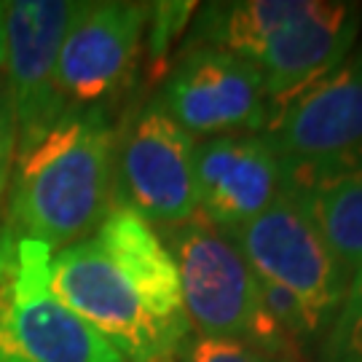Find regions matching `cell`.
Returning <instances> with one entry per match:
<instances>
[{"mask_svg": "<svg viewBox=\"0 0 362 362\" xmlns=\"http://www.w3.org/2000/svg\"><path fill=\"white\" fill-rule=\"evenodd\" d=\"M13 153H16V124H13L11 103L6 86H0V228H3V202L8 194V180H11Z\"/></svg>", "mask_w": 362, "mask_h": 362, "instance_id": "cell-17", "label": "cell"}, {"mask_svg": "<svg viewBox=\"0 0 362 362\" xmlns=\"http://www.w3.org/2000/svg\"><path fill=\"white\" fill-rule=\"evenodd\" d=\"M91 239L105 250V255L132 279L145 306L169 333L185 341L191 325L185 317L180 290V274L164 239L145 223L137 212L127 207H113Z\"/></svg>", "mask_w": 362, "mask_h": 362, "instance_id": "cell-13", "label": "cell"}, {"mask_svg": "<svg viewBox=\"0 0 362 362\" xmlns=\"http://www.w3.org/2000/svg\"><path fill=\"white\" fill-rule=\"evenodd\" d=\"M360 13L333 0L212 3L199 13V46L242 57L266 83L272 103H287L349 57Z\"/></svg>", "mask_w": 362, "mask_h": 362, "instance_id": "cell-2", "label": "cell"}, {"mask_svg": "<svg viewBox=\"0 0 362 362\" xmlns=\"http://www.w3.org/2000/svg\"><path fill=\"white\" fill-rule=\"evenodd\" d=\"M266 137L290 169L293 188L362 164V52L279 105Z\"/></svg>", "mask_w": 362, "mask_h": 362, "instance_id": "cell-6", "label": "cell"}, {"mask_svg": "<svg viewBox=\"0 0 362 362\" xmlns=\"http://www.w3.org/2000/svg\"><path fill=\"white\" fill-rule=\"evenodd\" d=\"M6 67V3H0V70Z\"/></svg>", "mask_w": 362, "mask_h": 362, "instance_id": "cell-18", "label": "cell"}, {"mask_svg": "<svg viewBox=\"0 0 362 362\" xmlns=\"http://www.w3.org/2000/svg\"><path fill=\"white\" fill-rule=\"evenodd\" d=\"M196 215L231 231L293 191L290 169L266 134L204 137L194 151Z\"/></svg>", "mask_w": 362, "mask_h": 362, "instance_id": "cell-12", "label": "cell"}, {"mask_svg": "<svg viewBox=\"0 0 362 362\" xmlns=\"http://www.w3.org/2000/svg\"><path fill=\"white\" fill-rule=\"evenodd\" d=\"M161 231L180 274L182 306L196 336L245 341L287 362L298 360L293 341L260 309L258 276L228 233L199 215Z\"/></svg>", "mask_w": 362, "mask_h": 362, "instance_id": "cell-3", "label": "cell"}, {"mask_svg": "<svg viewBox=\"0 0 362 362\" xmlns=\"http://www.w3.org/2000/svg\"><path fill=\"white\" fill-rule=\"evenodd\" d=\"M341 272H362V164L303 182L296 188Z\"/></svg>", "mask_w": 362, "mask_h": 362, "instance_id": "cell-14", "label": "cell"}, {"mask_svg": "<svg viewBox=\"0 0 362 362\" xmlns=\"http://www.w3.org/2000/svg\"><path fill=\"white\" fill-rule=\"evenodd\" d=\"M158 103L191 137L250 134L269 127L272 100L255 67L242 57L199 46L172 67Z\"/></svg>", "mask_w": 362, "mask_h": 362, "instance_id": "cell-10", "label": "cell"}, {"mask_svg": "<svg viewBox=\"0 0 362 362\" xmlns=\"http://www.w3.org/2000/svg\"><path fill=\"white\" fill-rule=\"evenodd\" d=\"M151 6L105 0L86 3L59 52V94L67 113L105 107L129 83L140 57Z\"/></svg>", "mask_w": 362, "mask_h": 362, "instance_id": "cell-11", "label": "cell"}, {"mask_svg": "<svg viewBox=\"0 0 362 362\" xmlns=\"http://www.w3.org/2000/svg\"><path fill=\"white\" fill-rule=\"evenodd\" d=\"M177 357H180V362H287L272 351H263L252 344H245V341L207 336L185 338Z\"/></svg>", "mask_w": 362, "mask_h": 362, "instance_id": "cell-16", "label": "cell"}, {"mask_svg": "<svg viewBox=\"0 0 362 362\" xmlns=\"http://www.w3.org/2000/svg\"><path fill=\"white\" fill-rule=\"evenodd\" d=\"M86 3H6V94L16 124V148L30 145L65 116L57 67L70 27Z\"/></svg>", "mask_w": 362, "mask_h": 362, "instance_id": "cell-9", "label": "cell"}, {"mask_svg": "<svg viewBox=\"0 0 362 362\" xmlns=\"http://www.w3.org/2000/svg\"><path fill=\"white\" fill-rule=\"evenodd\" d=\"M113 204L116 129L105 107L76 110L16 148L3 231L59 252L97 231Z\"/></svg>", "mask_w": 362, "mask_h": 362, "instance_id": "cell-1", "label": "cell"}, {"mask_svg": "<svg viewBox=\"0 0 362 362\" xmlns=\"http://www.w3.org/2000/svg\"><path fill=\"white\" fill-rule=\"evenodd\" d=\"M327 362H362V272L351 276L333 325L325 338Z\"/></svg>", "mask_w": 362, "mask_h": 362, "instance_id": "cell-15", "label": "cell"}, {"mask_svg": "<svg viewBox=\"0 0 362 362\" xmlns=\"http://www.w3.org/2000/svg\"><path fill=\"white\" fill-rule=\"evenodd\" d=\"M52 290L129 362H172L185 344L156 320L91 236L52 255Z\"/></svg>", "mask_w": 362, "mask_h": 362, "instance_id": "cell-5", "label": "cell"}, {"mask_svg": "<svg viewBox=\"0 0 362 362\" xmlns=\"http://www.w3.org/2000/svg\"><path fill=\"white\" fill-rule=\"evenodd\" d=\"M52 255L0 228V362H129L54 296Z\"/></svg>", "mask_w": 362, "mask_h": 362, "instance_id": "cell-4", "label": "cell"}, {"mask_svg": "<svg viewBox=\"0 0 362 362\" xmlns=\"http://www.w3.org/2000/svg\"><path fill=\"white\" fill-rule=\"evenodd\" d=\"M226 233L258 279L293 293L327 333L349 290V276L330 255L296 188L263 215Z\"/></svg>", "mask_w": 362, "mask_h": 362, "instance_id": "cell-7", "label": "cell"}, {"mask_svg": "<svg viewBox=\"0 0 362 362\" xmlns=\"http://www.w3.org/2000/svg\"><path fill=\"white\" fill-rule=\"evenodd\" d=\"M196 140L158 97L140 105L116 134V204L169 228L196 215Z\"/></svg>", "mask_w": 362, "mask_h": 362, "instance_id": "cell-8", "label": "cell"}]
</instances>
